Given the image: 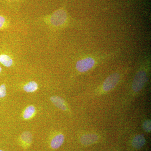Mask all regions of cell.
Wrapping results in <instances>:
<instances>
[{"label":"cell","instance_id":"6da1fadb","mask_svg":"<svg viewBox=\"0 0 151 151\" xmlns=\"http://www.w3.org/2000/svg\"><path fill=\"white\" fill-rule=\"evenodd\" d=\"M120 51V49H118L108 53H96L86 55L76 62V68L79 73L87 72L99 63L118 56Z\"/></svg>","mask_w":151,"mask_h":151},{"label":"cell","instance_id":"7a4b0ae2","mask_svg":"<svg viewBox=\"0 0 151 151\" xmlns=\"http://www.w3.org/2000/svg\"><path fill=\"white\" fill-rule=\"evenodd\" d=\"M139 69L135 74L132 84V88L135 92H138L142 89L148 80L147 67L150 63V55H145L141 60Z\"/></svg>","mask_w":151,"mask_h":151},{"label":"cell","instance_id":"3957f363","mask_svg":"<svg viewBox=\"0 0 151 151\" xmlns=\"http://www.w3.org/2000/svg\"><path fill=\"white\" fill-rule=\"evenodd\" d=\"M50 22L57 28H62L70 24V20L65 9H59L51 15Z\"/></svg>","mask_w":151,"mask_h":151},{"label":"cell","instance_id":"277c9868","mask_svg":"<svg viewBox=\"0 0 151 151\" xmlns=\"http://www.w3.org/2000/svg\"><path fill=\"white\" fill-rule=\"evenodd\" d=\"M121 78V75L119 72H115L108 76L103 81L102 89L105 92L111 91L119 84Z\"/></svg>","mask_w":151,"mask_h":151},{"label":"cell","instance_id":"5b68a950","mask_svg":"<svg viewBox=\"0 0 151 151\" xmlns=\"http://www.w3.org/2000/svg\"><path fill=\"white\" fill-rule=\"evenodd\" d=\"M98 139V137L95 134H87L81 137L80 141L81 144L84 145H89L96 142Z\"/></svg>","mask_w":151,"mask_h":151},{"label":"cell","instance_id":"8992f818","mask_svg":"<svg viewBox=\"0 0 151 151\" xmlns=\"http://www.w3.org/2000/svg\"><path fill=\"white\" fill-rule=\"evenodd\" d=\"M64 141V136L62 134L56 135L52 139L50 145L53 149H58L63 144Z\"/></svg>","mask_w":151,"mask_h":151},{"label":"cell","instance_id":"52a82bcc","mask_svg":"<svg viewBox=\"0 0 151 151\" xmlns=\"http://www.w3.org/2000/svg\"><path fill=\"white\" fill-rule=\"evenodd\" d=\"M145 142V139L143 135H137L133 139L132 145L135 148L139 149L142 147Z\"/></svg>","mask_w":151,"mask_h":151},{"label":"cell","instance_id":"ba28073f","mask_svg":"<svg viewBox=\"0 0 151 151\" xmlns=\"http://www.w3.org/2000/svg\"><path fill=\"white\" fill-rule=\"evenodd\" d=\"M50 100L58 108L63 111L67 110V107L65 105V101L63 98L58 96H53L50 98Z\"/></svg>","mask_w":151,"mask_h":151},{"label":"cell","instance_id":"9c48e42d","mask_svg":"<svg viewBox=\"0 0 151 151\" xmlns=\"http://www.w3.org/2000/svg\"><path fill=\"white\" fill-rule=\"evenodd\" d=\"M0 63L7 67H11L13 64V60L10 57L5 54L0 55Z\"/></svg>","mask_w":151,"mask_h":151},{"label":"cell","instance_id":"30bf717a","mask_svg":"<svg viewBox=\"0 0 151 151\" xmlns=\"http://www.w3.org/2000/svg\"><path fill=\"white\" fill-rule=\"evenodd\" d=\"M38 86L36 82L34 81H30L24 86V90L27 92H35L38 89Z\"/></svg>","mask_w":151,"mask_h":151},{"label":"cell","instance_id":"8fae6325","mask_svg":"<svg viewBox=\"0 0 151 151\" xmlns=\"http://www.w3.org/2000/svg\"><path fill=\"white\" fill-rule=\"evenodd\" d=\"M35 112V108L32 105H29L26 108L23 114L24 119H28L32 117Z\"/></svg>","mask_w":151,"mask_h":151},{"label":"cell","instance_id":"7c38bea8","mask_svg":"<svg viewBox=\"0 0 151 151\" xmlns=\"http://www.w3.org/2000/svg\"><path fill=\"white\" fill-rule=\"evenodd\" d=\"M22 141L26 144H29L32 141V136L28 132L24 133L21 136Z\"/></svg>","mask_w":151,"mask_h":151},{"label":"cell","instance_id":"4fadbf2b","mask_svg":"<svg viewBox=\"0 0 151 151\" xmlns=\"http://www.w3.org/2000/svg\"><path fill=\"white\" fill-rule=\"evenodd\" d=\"M143 129L146 132L149 133L151 132V123L150 120H147L143 123Z\"/></svg>","mask_w":151,"mask_h":151},{"label":"cell","instance_id":"5bb4252c","mask_svg":"<svg viewBox=\"0 0 151 151\" xmlns=\"http://www.w3.org/2000/svg\"><path fill=\"white\" fill-rule=\"evenodd\" d=\"M6 95V89L5 85L2 84L0 86V98H4Z\"/></svg>","mask_w":151,"mask_h":151},{"label":"cell","instance_id":"9a60e30c","mask_svg":"<svg viewBox=\"0 0 151 151\" xmlns=\"http://www.w3.org/2000/svg\"><path fill=\"white\" fill-rule=\"evenodd\" d=\"M6 19L2 16L0 15V29L4 27L6 25Z\"/></svg>","mask_w":151,"mask_h":151},{"label":"cell","instance_id":"2e32d148","mask_svg":"<svg viewBox=\"0 0 151 151\" xmlns=\"http://www.w3.org/2000/svg\"><path fill=\"white\" fill-rule=\"evenodd\" d=\"M2 70V68L1 67V66H0V73H1V72Z\"/></svg>","mask_w":151,"mask_h":151},{"label":"cell","instance_id":"e0dca14e","mask_svg":"<svg viewBox=\"0 0 151 151\" xmlns=\"http://www.w3.org/2000/svg\"><path fill=\"white\" fill-rule=\"evenodd\" d=\"M0 151H4L2 150H0Z\"/></svg>","mask_w":151,"mask_h":151}]
</instances>
